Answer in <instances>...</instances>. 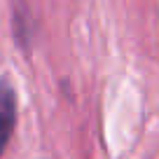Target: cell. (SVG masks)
<instances>
[{
	"instance_id": "1",
	"label": "cell",
	"mask_w": 159,
	"mask_h": 159,
	"mask_svg": "<svg viewBox=\"0 0 159 159\" xmlns=\"http://www.w3.org/2000/svg\"><path fill=\"white\" fill-rule=\"evenodd\" d=\"M19 110H16V91L7 77H0V157L10 145L16 131Z\"/></svg>"
}]
</instances>
